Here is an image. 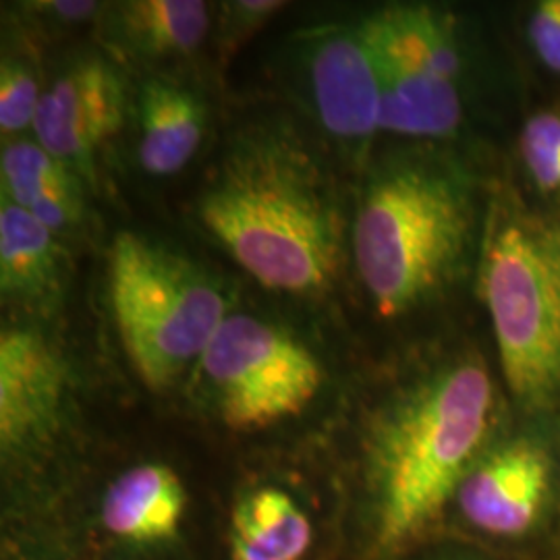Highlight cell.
Segmentation results:
<instances>
[{"instance_id":"obj_15","label":"cell","mask_w":560,"mask_h":560,"mask_svg":"<svg viewBox=\"0 0 560 560\" xmlns=\"http://www.w3.org/2000/svg\"><path fill=\"white\" fill-rule=\"evenodd\" d=\"M187 492L179 476L156 463L125 471L102 502L104 527L129 541L171 540L179 532Z\"/></svg>"},{"instance_id":"obj_20","label":"cell","mask_w":560,"mask_h":560,"mask_svg":"<svg viewBox=\"0 0 560 560\" xmlns=\"http://www.w3.org/2000/svg\"><path fill=\"white\" fill-rule=\"evenodd\" d=\"M282 7V2L272 0H241V2H226L224 21H222L221 46L222 52L226 46H235L264 21L272 18Z\"/></svg>"},{"instance_id":"obj_9","label":"cell","mask_w":560,"mask_h":560,"mask_svg":"<svg viewBox=\"0 0 560 560\" xmlns=\"http://www.w3.org/2000/svg\"><path fill=\"white\" fill-rule=\"evenodd\" d=\"M305 42L307 94L322 129L342 143L370 140L381 131V80L361 23L324 27Z\"/></svg>"},{"instance_id":"obj_6","label":"cell","mask_w":560,"mask_h":560,"mask_svg":"<svg viewBox=\"0 0 560 560\" xmlns=\"http://www.w3.org/2000/svg\"><path fill=\"white\" fill-rule=\"evenodd\" d=\"M381 80V131L448 138L463 119L460 55L451 20L430 7H388L360 21Z\"/></svg>"},{"instance_id":"obj_16","label":"cell","mask_w":560,"mask_h":560,"mask_svg":"<svg viewBox=\"0 0 560 560\" xmlns=\"http://www.w3.org/2000/svg\"><path fill=\"white\" fill-rule=\"evenodd\" d=\"M310 544L312 523L282 490H256L233 513V560H300Z\"/></svg>"},{"instance_id":"obj_19","label":"cell","mask_w":560,"mask_h":560,"mask_svg":"<svg viewBox=\"0 0 560 560\" xmlns=\"http://www.w3.org/2000/svg\"><path fill=\"white\" fill-rule=\"evenodd\" d=\"M521 156L541 191L560 194V113L541 110L525 122Z\"/></svg>"},{"instance_id":"obj_7","label":"cell","mask_w":560,"mask_h":560,"mask_svg":"<svg viewBox=\"0 0 560 560\" xmlns=\"http://www.w3.org/2000/svg\"><path fill=\"white\" fill-rule=\"evenodd\" d=\"M222 421L254 432L300 416L320 393V361L272 322L229 314L200 360Z\"/></svg>"},{"instance_id":"obj_11","label":"cell","mask_w":560,"mask_h":560,"mask_svg":"<svg viewBox=\"0 0 560 560\" xmlns=\"http://www.w3.org/2000/svg\"><path fill=\"white\" fill-rule=\"evenodd\" d=\"M548 492V455L540 444L523 439L478 460L457 494L463 515L481 532L521 536L540 520Z\"/></svg>"},{"instance_id":"obj_5","label":"cell","mask_w":560,"mask_h":560,"mask_svg":"<svg viewBox=\"0 0 560 560\" xmlns=\"http://www.w3.org/2000/svg\"><path fill=\"white\" fill-rule=\"evenodd\" d=\"M481 289L515 399L546 409L560 400V229L504 221L486 241Z\"/></svg>"},{"instance_id":"obj_3","label":"cell","mask_w":560,"mask_h":560,"mask_svg":"<svg viewBox=\"0 0 560 560\" xmlns=\"http://www.w3.org/2000/svg\"><path fill=\"white\" fill-rule=\"evenodd\" d=\"M474 221L471 185L453 164L399 156L372 171L351 224V252L382 318L418 310L457 279Z\"/></svg>"},{"instance_id":"obj_12","label":"cell","mask_w":560,"mask_h":560,"mask_svg":"<svg viewBox=\"0 0 560 560\" xmlns=\"http://www.w3.org/2000/svg\"><path fill=\"white\" fill-rule=\"evenodd\" d=\"M104 38L129 60L164 62L191 57L210 32L200 0H127L104 11Z\"/></svg>"},{"instance_id":"obj_10","label":"cell","mask_w":560,"mask_h":560,"mask_svg":"<svg viewBox=\"0 0 560 560\" xmlns=\"http://www.w3.org/2000/svg\"><path fill=\"white\" fill-rule=\"evenodd\" d=\"M67 365L42 332L9 326L0 335V446L15 455L50 439L67 397Z\"/></svg>"},{"instance_id":"obj_22","label":"cell","mask_w":560,"mask_h":560,"mask_svg":"<svg viewBox=\"0 0 560 560\" xmlns=\"http://www.w3.org/2000/svg\"><path fill=\"white\" fill-rule=\"evenodd\" d=\"M34 11L50 18L52 23H78L98 13L96 2H36Z\"/></svg>"},{"instance_id":"obj_18","label":"cell","mask_w":560,"mask_h":560,"mask_svg":"<svg viewBox=\"0 0 560 560\" xmlns=\"http://www.w3.org/2000/svg\"><path fill=\"white\" fill-rule=\"evenodd\" d=\"M42 94L38 75L27 60L4 57L0 65V129L2 136H18L34 129Z\"/></svg>"},{"instance_id":"obj_21","label":"cell","mask_w":560,"mask_h":560,"mask_svg":"<svg viewBox=\"0 0 560 560\" xmlns=\"http://www.w3.org/2000/svg\"><path fill=\"white\" fill-rule=\"evenodd\" d=\"M529 38L541 62L560 73V0H544L529 21Z\"/></svg>"},{"instance_id":"obj_14","label":"cell","mask_w":560,"mask_h":560,"mask_svg":"<svg viewBox=\"0 0 560 560\" xmlns=\"http://www.w3.org/2000/svg\"><path fill=\"white\" fill-rule=\"evenodd\" d=\"M138 161L152 177H173L196 159L206 136V104L177 81L150 78L138 92Z\"/></svg>"},{"instance_id":"obj_2","label":"cell","mask_w":560,"mask_h":560,"mask_svg":"<svg viewBox=\"0 0 560 560\" xmlns=\"http://www.w3.org/2000/svg\"><path fill=\"white\" fill-rule=\"evenodd\" d=\"M494 416V384L478 360L442 368L382 411L368 441L382 548L405 546L441 515L478 463Z\"/></svg>"},{"instance_id":"obj_13","label":"cell","mask_w":560,"mask_h":560,"mask_svg":"<svg viewBox=\"0 0 560 560\" xmlns=\"http://www.w3.org/2000/svg\"><path fill=\"white\" fill-rule=\"evenodd\" d=\"M67 282V254L57 233L20 206H0V291L23 310L46 312Z\"/></svg>"},{"instance_id":"obj_1","label":"cell","mask_w":560,"mask_h":560,"mask_svg":"<svg viewBox=\"0 0 560 560\" xmlns=\"http://www.w3.org/2000/svg\"><path fill=\"white\" fill-rule=\"evenodd\" d=\"M198 219L266 289L310 298L339 279V201L318 159L287 131L252 129L231 141L201 189Z\"/></svg>"},{"instance_id":"obj_17","label":"cell","mask_w":560,"mask_h":560,"mask_svg":"<svg viewBox=\"0 0 560 560\" xmlns=\"http://www.w3.org/2000/svg\"><path fill=\"white\" fill-rule=\"evenodd\" d=\"M2 200L27 208L50 187L78 179L62 162L48 154L36 140H15L4 143L0 159Z\"/></svg>"},{"instance_id":"obj_8","label":"cell","mask_w":560,"mask_h":560,"mask_svg":"<svg viewBox=\"0 0 560 560\" xmlns=\"http://www.w3.org/2000/svg\"><path fill=\"white\" fill-rule=\"evenodd\" d=\"M127 94L119 69L102 57L67 62L44 88L34 138L78 177L92 179L106 141L125 122Z\"/></svg>"},{"instance_id":"obj_4","label":"cell","mask_w":560,"mask_h":560,"mask_svg":"<svg viewBox=\"0 0 560 560\" xmlns=\"http://www.w3.org/2000/svg\"><path fill=\"white\" fill-rule=\"evenodd\" d=\"M108 301L122 351L152 393L198 361L229 312L208 272L161 241L120 231L108 252Z\"/></svg>"}]
</instances>
